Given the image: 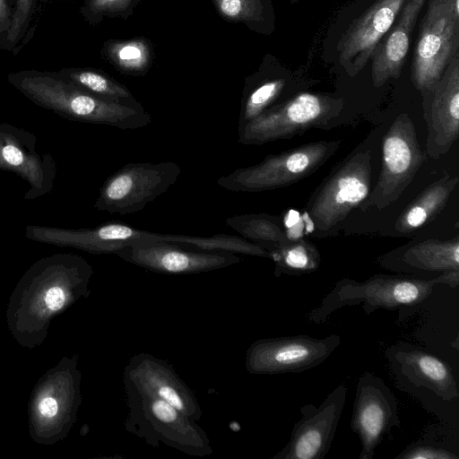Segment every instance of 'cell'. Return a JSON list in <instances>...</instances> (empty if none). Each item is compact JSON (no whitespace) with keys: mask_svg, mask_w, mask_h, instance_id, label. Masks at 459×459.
Instances as JSON below:
<instances>
[{"mask_svg":"<svg viewBox=\"0 0 459 459\" xmlns=\"http://www.w3.org/2000/svg\"><path fill=\"white\" fill-rule=\"evenodd\" d=\"M93 267L82 256L58 253L33 263L13 290L6 307L16 342L34 349L45 342L52 320L90 296Z\"/></svg>","mask_w":459,"mask_h":459,"instance_id":"cell-1","label":"cell"},{"mask_svg":"<svg viewBox=\"0 0 459 459\" xmlns=\"http://www.w3.org/2000/svg\"><path fill=\"white\" fill-rule=\"evenodd\" d=\"M8 81L35 105L69 120L124 130L141 128L152 122L144 108L100 99L57 74L23 71L9 74Z\"/></svg>","mask_w":459,"mask_h":459,"instance_id":"cell-2","label":"cell"},{"mask_svg":"<svg viewBox=\"0 0 459 459\" xmlns=\"http://www.w3.org/2000/svg\"><path fill=\"white\" fill-rule=\"evenodd\" d=\"M458 283L459 271L445 272L429 280L380 273L364 281L343 278L336 281L307 317L312 324H322L335 310L355 305H361L366 315L377 309L394 310L422 303L432 294L436 284L455 288Z\"/></svg>","mask_w":459,"mask_h":459,"instance_id":"cell-3","label":"cell"},{"mask_svg":"<svg viewBox=\"0 0 459 459\" xmlns=\"http://www.w3.org/2000/svg\"><path fill=\"white\" fill-rule=\"evenodd\" d=\"M78 361L77 354L61 358L34 385L28 403V427L35 443L54 445L74 427L82 403Z\"/></svg>","mask_w":459,"mask_h":459,"instance_id":"cell-4","label":"cell"},{"mask_svg":"<svg viewBox=\"0 0 459 459\" xmlns=\"http://www.w3.org/2000/svg\"><path fill=\"white\" fill-rule=\"evenodd\" d=\"M128 414L126 430L152 447L160 445L195 457H204L213 449L205 430L197 421L157 397L124 385Z\"/></svg>","mask_w":459,"mask_h":459,"instance_id":"cell-5","label":"cell"},{"mask_svg":"<svg viewBox=\"0 0 459 459\" xmlns=\"http://www.w3.org/2000/svg\"><path fill=\"white\" fill-rule=\"evenodd\" d=\"M458 48L459 0H429L412 56L414 86L421 92L431 91Z\"/></svg>","mask_w":459,"mask_h":459,"instance_id":"cell-6","label":"cell"},{"mask_svg":"<svg viewBox=\"0 0 459 459\" xmlns=\"http://www.w3.org/2000/svg\"><path fill=\"white\" fill-rule=\"evenodd\" d=\"M339 148L336 141H320L279 154L221 177L217 184L233 192H261L289 186L317 169Z\"/></svg>","mask_w":459,"mask_h":459,"instance_id":"cell-7","label":"cell"},{"mask_svg":"<svg viewBox=\"0 0 459 459\" xmlns=\"http://www.w3.org/2000/svg\"><path fill=\"white\" fill-rule=\"evenodd\" d=\"M180 174L181 168L173 161L128 163L106 179L94 208L120 215L140 212L174 185Z\"/></svg>","mask_w":459,"mask_h":459,"instance_id":"cell-8","label":"cell"},{"mask_svg":"<svg viewBox=\"0 0 459 459\" xmlns=\"http://www.w3.org/2000/svg\"><path fill=\"white\" fill-rule=\"evenodd\" d=\"M341 100L310 92L273 105L238 130L242 144H263L290 138L312 126L324 124L342 108Z\"/></svg>","mask_w":459,"mask_h":459,"instance_id":"cell-9","label":"cell"},{"mask_svg":"<svg viewBox=\"0 0 459 459\" xmlns=\"http://www.w3.org/2000/svg\"><path fill=\"white\" fill-rule=\"evenodd\" d=\"M382 168L378 180L369 193L367 206L381 210L396 201L411 184L425 160L412 121L399 115L383 138Z\"/></svg>","mask_w":459,"mask_h":459,"instance_id":"cell-10","label":"cell"},{"mask_svg":"<svg viewBox=\"0 0 459 459\" xmlns=\"http://www.w3.org/2000/svg\"><path fill=\"white\" fill-rule=\"evenodd\" d=\"M340 344L337 334L261 338L247 350L245 368L254 375L300 373L323 363Z\"/></svg>","mask_w":459,"mask_h":459,"instance_id":"cell-11","label":"cell"},{"mask_svg":"<svg viewBox=\"0 0 459 459\" xmlns=\"http://www.w3.org/2000/svg\"><path fill=\"white\" fill-rule=\"evenodd\" d=\"M371 174V154L368 152H359L351 156L326 179L307 205V215L314 227L328 231L362 204L370 193Z\"/></svg>","mask_w":459,"mask_h":459,"instance_id":"cell-12","label":"cell"},{"mask_svg":"<svg viewBox=\"0 0 459 459\" xmlns=\"http://www.w3.org/2000/svg\"><path fill=\"white\" fill-rule=\"evenodd\" d=\"M401 428L398 403L385 381L365 371L359 378L351 429L359 438V459H372L377 447L393 428Z\"/></svg>","mask_w":459,"mask_h":459,"instance_id":"cell-13","label":"cell"},{"mask_svg":"<svg viewBox=\"0 0 459 459\" xmlns=\"http://www.w3.org/2000/svg\"><path fill=\"white\" fill-rule=\"evenodd\" d=\"M347 393L348 387L341 384L319 406H302L290 440L272 459H324L334 438Z\"/></svg>","mask_w":459,"mask_h":459,"instance_id":"cell-14","label":"cell"},{"mask_svg":"<svg viewBox=\"0 0 459 459\" xmlns=\"http://www.w3.org/2000/svg\"><path fill=\"white\" fill-rule=\"evenodd\" d=\"M25 236L35 242L72 247L93 255H115L129 246L163 241L164 233L150 232L119 221H110L86 229L28 225Z\"/></svg>","mask_w":459,"mask_h":459,"instance_id":"cell-15","label":"cell"},{"mask_svg":"<svg viewBox=\"0 0 459 459\" xmlns=\"http://www.w3.org/2000/svg\"><path fill=\"white\" fill-rule=\"evenodd\" d=\"M115 255L145 270L170 275L211 272L234 265L242 260L235 254L195 251L166 241H148L129 246Z\"/></svg>","mask_w":459,"mask_h":459,"instance_id":"cell-16","label":"cell"},{"mask_svg":"<svg viewBox=\"0 0 459 459\" xmlns=\"http://www.w3.org/2000/svg\"><path fill=\"white\" fill-rule=\"evenodd\" d=\"M36 136L9 123H0V170L10 171L27 182L25 200L48 194L56 177L57 166L50 153L40 154Z\"/></svg>","mask_w":459,"mask_h":459,"instance_id":"cell-17","label":"cell"},{"mask_svg":"<svg viewBox=\"0 0 459 459\" xmlns=\"http://www.w3.org/2000/svg\"><path fill=\"white\" fill-rule=\"evenodd\" d=\"M123 383L169 403L195 421L202 418L195 393L165 359L147 352L134 354L124 368Z\"/></svg>","mask_w":459,"mask_h":459,"instance_id":"cell-18","label":"cell"},{"mask_svg":"<svg viewBox=\"0 0 459 459\" xmlns=\"http://www.w3.org/2000/svg\"><path fill=\"white\" fill-rule=\"evenodd\" d=\"M405 0H377L355 19L341 37L337 50L339 62L351 77L371 58L379 41L394 23Z\"/></svg>","mask_w":459,"mask_h":459,"instance_id":"cell-19","label":"cell"},{"mask_svg":"<svg viewBox=\"0 0 459 459\" xmlns=\"http://www.w3.org/2000/svg\"><path fill=\"white\" fill-rule=\"evenodd\" d=\"M429 93L431 100L426 108L428 139L425 152L436 159L446 154L459 136L458 53Z\"/></svg>","mask_w":459,"mask_h":459,"instance_id":"cell-20","label":"cell"},{"mask_svg":"<svg viewBox=\"0 0 459 459\" xmlns=\"http://www.w3.org/2000/svg\"><path fill=\"white\" fill-rule=\"evenodd\" d=\"M426 0H405L398 20L377 44L371 56L372 82L376 88L398 79L410 48L411 32Z\"/></svg>","mask_w":459,"mask_h":459,"instance_id":"cell-21","label":"cell"},{"mask_svg":"<svg viewBox=\"0 0 459 459\" xmlns=\"http://www.w3.org/2000/svg\"><path fill=\"white\" fill-rule=\"evenodd\" d=\"M391 365L409 383L426 387L446 401L459 397L458 385L450 366L443 359L412 345L394 348Z\"/></svg>","mask_w":459,"mask_h":459,"instance_id":"cell-22","label":"cell"},{"mask_svg":"<svg viewBox=\"0 0 459 459\" xmlns=\"http://www.w3.org/2000/svg\"><path fill=\"white\" fill-rule=\"evenodd\" d=\"M382 265L405 273L459 271L458 237L449 240L429 239L382 259Z\"/></svg>","mask_w":459,"mask_h":459,"instance_id":"cell-23","label":"cell"},{"mask_svg":"<svg viewBox=\"0 0 459 459\" xmlns=\"http://www.w3.org/2000/svg\"><path fill=\"white\" fill-rule=\"evenodd\" d=\"M458 176L446 173L420 193L398 217L394 228L401 234L410 233L436 217L446 206L458 183Z\"/></svg>","mask_w":459,"mask_h":459,"instance_id":"cell-24","label":"cell"},{"mask_svg":"<svg viewBox=\"0 0 459 459\" xmlns=\"http://www.w3.org/2000/svg\"><path fill=\"white\" fill-rule=\"evenodd\" d=\"M226 224L243 238L255 243L268 251L291 241L278 217L266 213L235 215Z\"/></svg>","mask_w":459,"mask_h":459,"instance_id":"cell-25","label":"cell"},{"mask_svg":"<svg viewBox=\"0 0 459 459\" xmlns=\"http://www.w3.org/2000/svg\"><path fill=\"white\" fill-rule=\"evenodd\" d=\"M57 74L100 99L134 108H143L126 87L99 71L70 68Z\"/></svg>","mask_w":459,"mask_h":459,"instance_id":"cell-26","label":"cell"},{"mask_svg":"<svg viewBox=\"0 0 459 459\" xmlns=\"http://www.w3.org/2000/svg\"><path fill=\"white\" fill-rule=\"evenodd\" d=\"M169 242L201 252L230 253L271 258L270 252L263 247L242 237L223 233L215 234L211 237L170 234Z\"/></svg>","mask_w":459,"mask_h":459,"instance_id":"cell-27","label":"cell"},{"mask_svg":"<svg viewBox=\"0 0 459 459\" xmlns=\"http://www.w3.org/2000/svg\"><path fill=\"white\" fill-rule=\"evenodd\" d=\"M275 264L274 275H301L316 272L321 263L316 247L304 239L291 240L290 243L269 250Z\"/></svg>","mask_w":459,"mask_h":459,"instance_id":"cell-28","label":"cell"},{"mask_svg":"<svg viewBox=\"0 0 459 459\" xmlns=\"http://www.w3.org/2000/svg\"><path fill=\"white\" fill-rule=\"evenodd\" d=\"M105 57L122 73L141 75L151 65L152 51L143 38L127 40H109L103 48Z\"/></svg>","mask_w":459,"mask_h":459,"instance_id":"cell-29","label":"cell"},{"mask_svg":"<svg viewBox=\"0 0 459 459\" xmlns=\"http://www.w3.org/2000/svg\"><path fill=\"white\" fill-rule=\"evenodd\" d=\"M217 13L225 21L246 24L264 32L263 24L270 17L268 0H212Z\"/></svg>","mask_w":459,"mask_h":459,"instance_id":"cell-30","label":"cell"},{"mask_svg":"<svg viewBox=\"0 0 459 459\" xmlns=\"http://www.w3.org/2000/svg\"><path fill=\"white\" fill-rule=\"evenodd\" d=\"M285 81L275 79L265 81L245 91L238 119V130L248 122L272 108L281 95Z\"/></svg>","mask_w":459,"mask_h":459,"instance_id":"cell-31","label":"cell"},{"mask_svg":"<svg viewBox=\"0 0 459 459\" xmlns=\"http://www.w3.org/2000/svg\"><path fill=\"white\" fill-rule=\"evenodd\" d=\"M142 0H85L82 13L91 24L107 18L126 19Z\"/></svg>","mask_w":459,"mask_h":459,"instance_id":"cell-32","label":"cell"},{"mask_svg":"<svg viewBox=\"0 0 459 459\" xmlns=\"http://www.w3.org/2000/svg\"><path fill=\"white\" fill-rule=\"evenodd\" d=\"M37 0H16L7 40L15 44L22 36L33 14Z\"/></svg>","mask_w":459,"mask_h":459,"instance_id":"cell-33","label":"cell"},{"mask_svg":"<svg viewBox=\"0 0 459 459\" xmlns=\"http://www.w3.org/2000/svg\"><path fill=\"white\" fill-rule=\"evenodd\" d=\"M395 459H458L454 452L427 443H414L397 455Z\"/></svg>","mask_w":459,"mask_h":459,"instance_id":"cell-34","label":"cell"},{"mask_svg":"<svg viewBox=\"0 0 459 459\" xmlns=\"http://www.w3.org/2000/svg\"><path fill=\"white\" fill-rule=\"evenodd\" d=\"M11 0H0V32L8 30L13 14L11 13Z\"/></svg>","mask_w":459,"mask_h":459,"instance_id":"cell-35","label":"cell"},{"mask_svg":"<svg viewBox=\"0 0 459 459\" xmlns=\"http://www.w3.org/2000/svg\"><path fill=\"white\" fill-rule=\"evenodd\" d=\"M290 1H291V3H295V2H297L298 0H290Z\"/></svg>","mask_w":459,"mask_h":459,"instance_id":"cell-36","label":"cell"}]
</instances>
